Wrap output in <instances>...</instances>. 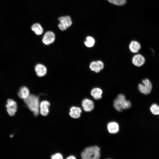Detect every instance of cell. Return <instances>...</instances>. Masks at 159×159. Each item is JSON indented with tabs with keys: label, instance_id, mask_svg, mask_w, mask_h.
I'll return each instance as SVG.
<instances>
[{
	"label": "cell",
	"instance_id": "24",
	"mask_svg": "<svg viewBox=\"0 0 159 159\" xmlns=\"http://www.w3.org/2000/svg\"><path fill=\"white\" fill-rule=\"evenodd\" d=\"M67 159H76L75 157L73 155H71L68 157Z\"/></svg>",
	"mask_w": 159,
	"mask_h": 159
},
{
	"label": "cell",
	"instance_id": "2",
	"mask_svg": "<svg viewBox=\"0 0 159 159\" xmlns=\"http://www.w3.org/2000/svg\"><path fill=\"white\" fill-rule=\"evenodd\" d=\"M100 149L97 146L86 148L81 153V157L83 159H98L100 157Z\"/></svg>",
	"mask_w": 159,
	"mask_h": 159
},
{
	"label": "cell",
	"instance_id": "6",
	"mask_svg": "<svg viewBox=\"0 0 159 159\" xmlns=\"http://www.w3.org/2000/svg\"><path fill=\"white\" fill-rule=\"evenodd\" d=\"M104 63L100 60L93 61L90 63V69L96 73L99 72L104 68Z\"/></svg>",
	"mask_w": 159,
	"mask_h": 159
},
{
	"label": "cell",
	"instance_id": "8",
	"mask_svg": "<svg viewBox=\"0 0 159 159\" xmlns=\"http://www.w3.org/2000/svg\"><path fill=\"white\" fill-rule=\"evenodd\" d=\"M82 106L84 110L86 112L91 111L94 108V104L90 99L85 98L82 102Z\"/></svg>",
	"mask_w": 159,
	"mask_h": 159
},
{
	"label": "cell",
	"instance_id": "21",
	"mask_svg": "<svg viewBox=\"0 0 159 159\" xmlns=\"http://www.w3.org/2000/svg\"><path fill=\"white\" fill-rule=\"evenodd\" d=\"M110 2L117 5H122L125 4L126 0H107Z\"/></svg>",
	"mask_w": 159,
	"mask_h": 159
},
{
	"label": "cell",
	"instance_id": "3",
	"mask_svg": "<svg viewBox=\"0 0 159 159\" xmlns=\"http://www.w3.org/2000/svg\"><path fill=\"white\" fill-rule=\"evenodd\" d=\"M113 106L115 109L118 111L130 108L131 106L130 102L126 100L125 96L122 94L118 95L115 100Z\"/></svg>",
	"mask_w": 159,
	"mask_h": 159
},
{
	"label": "cell",
	"instance_id": "20",
	"mask_svg": "<svg viewBox=\"0 0 159 159\" xmlns=\"http://www.w3.org/2000/svg\"><path fill=\"white\" fill-rule=\"evenodd\" d=\"M6 108L10 107L16 109L17 108L16 102L11 99H9L7 100V103L6 104Z\"/></svg>",
	"mask_w": 159,
	"mask_h": 159
},
{
	"label": "cell",
	"instance_id": "4",
	"mask_svg": "<svg viewBox=\"0 0 159 159\" xmlns=\"http://www.w3.org/2000/svg\"><path fill=\"white\" fill-rule=\"evenodd\" d=\"M142 83H140L138 85V89L140 92L145 95L150 94L152 89V85L150 80L145 79L142 80Z\"/></svg>",
	"mask_w": 159,
	"mask_h": 159
},
{
	"label": "cell",
	"instance_id": "11",
	"mask_svg": "<svg viewBox=\"0 0 159 159\" xmlns=\"http://www.w3.org/2000/svg\"><path fill=\"white\" fill-rule=\"evenodd\" d=\"M107 128L110 133H116L119 131V125L117 122H112L108 124Z\"/></svg>",
	"mask_w": 159,
	"mask_h": 159
},
{
	"label": "cell",
	"instance_id": "23",
	"mask_svg": "<svg viewBox=\"0 0 159 159\" xmlns=\"http://www.w3.org/2000/svg\"><path fill=\"white\" fill-rule=\"evenodd\" d=\"M58 26L59 29L61 31H64L66 30L67 28L64 26L59 23L58 25Z\"/></svg>",
	"mask_w": 159,
	"mask_h": 159
},
{
	"label": "cell",
	"instance_id": "18",
	"mask_svg": "<svg viewBox=\"0 0 159 159\" xmlns=\"http://www.w3.org/2000/svg\"><path fill=\"white\" fill-rule=\"evenodd\" d=\"M84 43L85 45L87 47H91L94 45L95 40L92 37L88 36L86 37Z\"/></svg>",
	"mask_w": 159,
	"mask_h": 159
},
{
	"label": "cell",
	"instance_id": "15",
	"mask_svg": "<svg viewBox=\"0 0 159 159\" xmlns=\"http://www.w3.org/2000/svg\"><path fill=\"white\" fill-rule=\"evenodd\" d=\"M129 48L131 52L133 53H137L141 48L140 44L138 42L132 41L129 45Z\"/></svg>",
	"mask_w": 159,
	"mask_h": 159
},
{
	"label": "cell",
	"instance_id": "16",
	"mask_svg": "<svg viewBox=\"0 0 159 159\" xmlns=\"http://www.w3.org/2000/svg\"><path fill=\"white\" fill-rule=\"evenodd\" d=\"M102 91L100 88H94L91 91V94L94 99L96 100L100 99L102 97Z\"/></svg>",
	"mask_w": 159,
	"mask_h": 159
},
{
	"label": "cell",
	"instance_id": "19",
	"mask_svg": "<svg viewBox=\"0 0 159 159\" xmlns=\"http://www.w3.org/2000/svg\"><path fill=\"white\" fill-rule=\"evenodd\" d=\"M150 110L154 115H159V106L156 104H153L151 106Z\"/></svg>",
	"mask_w": 159,
	"mask_h": 159
},
{
	"label": "cell",
	"instance_id": "1",
	"mask_svg": "<svg viewBox=\"0 0 159 159\" xmlns=\"http://www.w3.org/2000/svg\"><path fill=\"white\" fill-rule=\"evenodd\" d=\"M24 101L29 109L33 112L34 116H37L39 111V98L34 95L29 94L27 97L24 99Z\"/></svg>",
	"mask_w": 159,
	"mask_h": 159
},
{
	"label": "cell",
	"instance_id": "12",
	"mask_svg": "<svg viewBox=\"0 0 159 159\" xmlns=\"http://www.w3.org/2000/svg\"><path fill=\"white\" fill-rule=\"evenodd\" d=\"M60 24L64 26L67 28L72 24V21L70 17L68 16H61L59 18Z\"/></svg>",
	"mask_w": 159,
	"mask_h": 159
},
{
	"label": "cell",
	"instance_id": "14",
	"mask_svg": "<svg viewBox=\"0 0 159 159\" xmlns=\"http://www.w3.org/2000/svg\"><path fill=\"white\" fill-rule=\"evenodd\" d=\"M29 89L25 86H23L20 88L18 93L19 97L21 99H25L29 95Z\"/></svg>",
	"mask_w": 159,
	"mask_h": 159
},
{
	"label": "cell",
	"instance_id": "13",
	"mask_svg": "<svg viewBox=\"0 0 159 159\" xmlns=\"http://www.w3.org/2000/svg\"><path fill=\"white\" fill-rule=\"evenodd\" d=\"M70 110L69 115L71 117L78 118L80 117L82 110L80 107H72L71 108Z\"/></svg>",
	"mask_w": 159,
	"mask_h": 159
},
{
	"label": "cell",
	"instance_id": "17",
	"mask_svg": "<svg viewBox=\"0 0 159 159\" xmlns=\"http://www.w3.org/2000/svg\"><path fill=\"white\" fill-rule=\"evenodd\" d=\"M31 29L37 35L41 34L43 32V29L42 26L39 24L37 23L34 24L32 26Z\"/></svg>",
	"mask_w": 159,
	"mask_h": 159
},
{
	"label": "cell",
	"instance_id": "9",
	"mask_svg": "<svg viewBox=\"0 0 159 159\" xmlns=\"http://www.w3.org/2000/svg\"><path fill=\"white\" fill-rule=\"evenodd\" d=\"M50 105V103L47 100L42 101L40 104L39 112L43 116H46L49 112V106Z\"/></svg>",
	"mask_w": 159,
	"mask_h": 159
},
{
	"label": "cell",
	"instance_id": "7",
	"mask_svg": "<svg viewBox=\"0 0 159 159\" xmlns=\"http://www.w3.org/2000/svg\"><path fill=\"white\" fill-rule=\"evenodd\" d=\"M145 62V59L142 55L137 54L134 55L132 57V62L135 66L140 67L142 66Z\"/></svg>",
	"mask_w": 159,
	"mask_h": 159
},
{
	"label": "cell",
	"instance_id": "10",
	"mask_svg": "<svg viewBox=\"0 0 159 159\" xmlns=\"http://www.w3.org/2000/svg\"><path fill=\"white\" fill-rule=\"evenodd\" d=\"M35 70L37 75L40 77L44 76L46 74L47 70L46 67L43 65L39 64L36 65Z\"/></svg>",
	"mask_w": 159,
	"mask_h": 159
},
{
	"label": "cell",
	"instance_id": "5",
	"mask_svg": "<svg viewBox=\"0 0 159 159\" xmlns=\"http://www.w3.org/2000/svg\"><path fill=\"white\" fill-rule=\"evenodd\" d=\"M55 39V35L54 33L52 31H49L44 34L42 41L45 44L48 45L53 42Z\"/></svg>",
	"mask_w": 159,
	"mask_h": 159
},
{
	"label": "cell",
	"instance_id": "22",
	"mask_svg": "<svg viewBox=\"0 0 159 159\" xmlns=\"http://www.w3.org/2000/svg\"><path fill=\"white\" fill-rule=\"evenodd\" d=\"M51 158L52 159H62L63 157L61 154L57 153L52 155Z\"/></svg>",
	"mask_w": 159,
	"mask_h": 159
}]
</instances>
